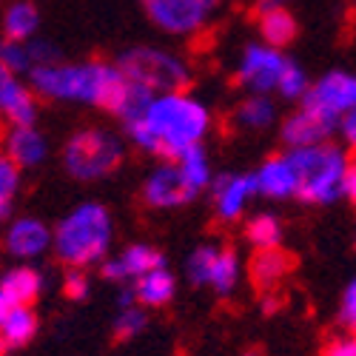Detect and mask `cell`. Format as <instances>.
<instances>
[{"label":"cell","mask_w":356,"mask_h":356,"mask_svg":"<svg viewBox=\"0 0 356 356\" xmlns=\"http://www.w3.org/2000/svg\"><path fill=\"white\" fill-rule=\"evenodd\" d=\"M35 95L43 100L57 103H77V106H95L111 108L114 97L120 95L126 74L117 63L103 60H83V63H49L38 66L29 74Z\"/></svg>","instance_id":"cell-2"},{"label":"cell","mask_w":356,"mask_h":356,"mask_svg":"<svg viewBox=\"0 0 356 356\" xmlns=\"http://www.w3.org/2000/svg\"><path fill=\"white\" fill-rule=\"evenodd\" d=\"M17 83H20V77H17L12 69H6L3 63H0V114H3V106H6V100H9V95L15 92Z\"/></svg>","instance_id":"cell-36"},{"label":"cell","mask_w":356,"mask_h":356,"mask_svg":"<svg viewBox=\"0 0 356 356\" xmlns=\"http://www.w3.org/2000/svg\"><path fill=\"white\" fill-rule=\"evenodd\" d=\"M277 100L271 95H248L234 111V120L240 129L248 131H262V129H271L277 123Z\"/></svg>","instance_id":"cell-21"},{"label":"cell","mask_w":356,"mask_h":356,"mask_svg":"<svg viewBox=\"0 0 356 356\" xmlns=\"http://www.w3.org/2000/svg\"><path fill=\"white\" fill-rule=\"evenodd\" d=\"M288 157L296 171V200L308 205H328L342 197L345 168L350 160L345 148L325 140L305 148H288Z\"/></svg>","instance_id":"cell-4"},{"label":"cell","mask_w":356,"mask_h":356,"mask_svg":"<svg viewBox=\"0 0 356 356\" xmlns=\"http://www.w3.org/2000/svg\"><path fill=\"white\" fill-rule=\"evenodd\" d=\"M140 3L145 9V17L157 29L174 38H188L209 23L211 12L222 0H140Z\"/></svg>","instance_id":"cell-7"},{"label":"cell","mask_w":356,"mask_h":356,"mask_svg":"<svg viewBox=\"0 0 356 356\" xmlns=\"http://www.w3.org/2000/svg\"><path fill=\"white\" fill-rule=\"evenodd\" d=\"M0 350H3V339H0Z\"/></svg>","instance_id":"cell-42"},{"label":"cell","mask_w":356,"mask_h":356,"mask_svg":"<svg viewBox=\"0 0 356 356\" xmlns=\"http://www.w3.org/2000/svg\"><path fill=\"white\" fill-rule=\"evenodd\" d=\"M38 334V314L32 302H20L0 288V339L3 345H26Z\"/></svg>","instance_id":"cell-14"},{"label":"cell","mask_w":356,"mask_h":356,"mask_svg":"<svg viewBox=\"0 0 356 356\" xmlns=\"http://www.w3.org/2000/svg\"><path fill=\"white\" fill-rule=\"evenodd\" d=\"M211 188H214L211 191L214 211L222 222H236L245 214L251 200L259 197L254 174H220V177H214Z\"/></svg>","instance_id":"cell-12"},{"label":"cell","mask_w":356,"mask_h":356,"mask_svg":"<svg viewBox=\"0 0 356 356\" xmlns=\"http://www.w3.org/2000/svg\"><path fill=\"white\" fill-rule=\"evenodd\" d=\"M322 356H356V334H348V337L334 339L328 348H325Z\"/></svg>","instance_id":"cell-38"},{"label":"cell","mask_w":356,"mask_h":356,"mask_svg":"<svg viewBox=\"0 0 356 356\" xmlns=\"http://www.w3.org/2000/svg\"><path fill=\"white\" fill-rule=\"evenodd\" d=\"M339 322L348 328V334H356V280H350L339 300Z\"/></svg>","instance_id":"cell-35"},{"label":"cell","mask_w":356,"mask_h":356,"mask_svg":"<svg viewBox=\"0 0 356 356\" xmlns=\"http://www.w3.org/2000/svg\"><path fill=\"white\" fill-rule=\"evenodd\" d=\"M243 356H262V353H259V350H245Z\"/></svg>","instance_id":"cell-41"},{"label":"cell","mask_w":356,"mask_h":356,"mask_svg":"<svg viewBox=\"0 0 356 356\" xmlns=\"http://www.w3.org/2000/svg\"><path fill=\"white\" fill-rule=\"evenodd\" d=\"M337 131L342 134V143L350 148V152H356V108H350V111L342 117Z\"/></svg>","instance_id":"cell-37"},{"label":"cell","mask_w":356,"mask_h":356,"mask_svg":"<svg viewBox=\"0 0 356 356\" xmlns=\"http://www.w3.org/2000/svg\"><path fill=\"white\" fill-rule=\"evenodd\" d=\"M308 88H311V80H308L305 69L300 63L288 60V69H285V74H282V80L277 86V95L282 100H302L308 95Z\"/></svg>","instance_id":"cell-32"},{"label":"cell","mask_w":356,"mask_h":356,"mask_svg":"<svg viewBox=\"0 0 356 356\" xmlns=\"http://www.w3.org/2000/svg\"><path fill=\"white\" fill-rule=\"evenodd\" d=\"M114 220L103 202H80L54 225V254L66 268H88L108 257Z\"/></svg>","instance_id":"cell-3"},{"label":"cell","mask_w":356,"mask_h":356,"mask_svg":"<svg viewBox=\"0 0 356 356\" xmlns=\"http://www.w3.org/2000/svg\"><path fill=\"white\" fill-rule=\"evenodd\" d=\"M240 277H243L240 257H236L231 248H220L217 262H214V271H211V280H209V288L217 296H228V293L236 291V285H240Z\"/></svg>","instance_id":"cell-28"},{"label":"cell","mask_w":356,"mask_h":356,"mask_svg":"<svg viewBox=\"0 0 356 356\" xmlns=\"http://www.w3.org/2000/svg\"><path fill=\"white\" fill-rule=\"evenodd\" d=\"M254 180H257V191L265 200H291L296 197V171L288 154H277L268 157L257 171H254Z\"/></svg>","instance_id":"cell-17"},{"label":"cell","mask_w":356,"mask_h":356,"mask_svg":"<svg viewBox=\"0 0 356 356\" xmlns=\"http://www.w3.org/2000/svg\"><path fill=\"white\" fill-rule=\"evenodd\" d=\"M257 29H259V40L268 43V46H277V49L291 46L293 38H296V32H300V26H296V17L288 12V6L259 9Z\"/></svg>","instance_id":"cell-19"},{"label":"cell","mask_w":356,"mask_h":356,"mask_svg":"<svg viewBox=\"0 0 356 356\" xmlns=\"http://www.w3.org/2000/svg\"><path fill=\"white\" fill-rule=\"evenodd\" d=\"M291 0H259V9H274V6H288Z\"/></svg>","instance_id":"cell-40"},{"label":"cell","mask_w":356,"mask_h":356,"mask_svg":"<svg viewBox=\"0 0 356 356\" xmlns=\"http://www.w3.org/2000/svg\"><path fill=\"white\" fill-rule=\"evenodd\" d=\"M342 197H348L353 205H356V157L348 160V168H345V183H342Z\"/></svg>","instance_id":"cell-39"},{"label":"cell","mask_w":356,"mask_h":356,"mask_svg":"<svg viewBox=\"0 0 356 356\" xmlns=\"http://www.w3.org/2000/svg\"><path fill=\"white\" fill-rule=\"evenodd\" d=\"M17 191H20V165L0 152V225L12 214Z\"/></svg>","instance_id":"cell-29"},{"label":"cell","mask_w":356,"mask_h":356,"mask_svg":"<svg viewBox=\"0 0 356 356\" xmlns=\"http://www.w3.org/2000/svg\"><path fill=\"white\" fill-rule=\"evenodd\" d=\"M120 72L131 80L145 86L148 92L163 95V92H180L191 80V69L180 54H174L160 46H134L126 49L117 57Z\"/></svg>","instance_id":"cell-6"},{"label":"cell","mask_w":356,"mask_h":356,"mask_svg":"<svg viewBox=\"0 0 356 356\" xmlns=\"http://www.w3.org/2000/svg\"><path fill=\"white\" fill-rule=\"evenodd\" d=\"M0 288L12 293L20 302H35L46 288V277L35 268V265H15L3 277H0Z\"/></svg>","instance_id":"cell-23"},{"label":"cell","mask_w":356,"mask_h":356,"mask_svg":"<svg viewBox=\"0 0 356 356\" xmlns=\"http://www.w3.org/2000/svg\"><path fill=\"white\" fill-rule=\"evenodd\" d=\"M126 145L108 129H80L63 145V168L80 183H97L123 163Z\"/></svg>","instance_id":"cell-5"},{"label":"cell","mask_w":356,"mask_h":356,"mask_svg":"<svg viewBox=\"0 0 356 356\" xmlns=\"http://www.w3.org/2000/svg\"><path fill=\"white\" fill-rule=\"evenodd\" d=\"M194 197H197V191L186 180V174L180 165H177V160H163L143 180V202L154 211L183 209V205H188Z\"/></svg>","instance_id":"cell-10"},{"label":"cell","mask_w":356,"mask_h":356,"mask_svg":"<svg viewBox=\"0 0 356 356\" xmlns=\"http://www.w3.org/2000/svg\"><path fill=\"white\" fill-rule=\"evenodd\" d=\"M160 265H165V259L154 245L134 243V245H126L120 254L103 259V277L111 282H129L131 285L134 280L160 268Z\"/></svg>","instance_id":"cell-13"},{"label":"cell","mask_w":356,"mask_h":356,"mask_svg":"<svg viewBox=\"0 0 356 356\" xmlns=\"http://www.w3.org/2000/svg\"><path fill=\"white\" fill-rule=\"evenodd\" d=\"M0 117H3L9 126H35L38 123V95H35V88L20 80L15 86V92L9 95Z\"/></svg>","instance_id":"cell-25"},{"label":"cell","mask_w":356,"mask_h":356,"mask_svg":"<svg viewBox=\"0 0 356 356\" xmlns=\"http://www.w3.org/2000/svg\"><path fill=\"white\" fill-rule=\"evenodd\" d=\"M145 325H148V314L140 302H123L120 311H117L114 316V337L117 339H134L145 331Z\"/></svg>","instance_id":"cell-30"},{"label":"cell","mask_w":356,"mask_h":356,"mask_svg":"<svg viewBox=\"0 0 356 356\" xmlns=\"http://www.w3.org/2000/svg\"><path fill=\"white\" fill-rule=\"evenodd\" d=\"M131 293L134 300L143 305V308H163L174 300L177 293V277L165 268V265H160V268L143 274L140 280L131 282Z\"/></svg>","instance_id":"cell-18"},{"label":"cell","mask_w":356,"mask_h":356,"mask_svg":"<svg viewBox=\"0 0 356 356\" xmlns=\"http://www.w3.org/2000/svg\"><path fill=\"white\" fill-rule=\"evenodd\" d=\"M174 160H177V165L183 168L186 180L191 183V188H194L197 194L205 191V188H211V183H214V168H211L209 152L202 148V143L186 148V152H183L180 157H174Z\"/></svg>","instance_id":"cell-26"},{"label":"cell","mask_w":356,"mask_h":356,"mask_svg":"<svg viewBox=\"0 0 356 356\" xmlns=\"http://www.w3.org/2000/svg\"><path fill=\"white\" fill-rule=\"evenodd\" d=\"M51 243L54 231L40 217H15L3 231V248L15 259H40Z\"/></svg>","instance_id":"cell-11"},{"label":"cell","mask_w":356,"mask_h":356,"mask_svg":"<svg viewBox=\"0 0 356 356\" xmlns=\"http://www.w3.org/2000/svg\"><path fill=\"white\" fill-rule=\"evenodd\" d=\"M152 100H154V92H148L145 86L131 83V80L126 77L120 95L114 97V103H111L108 111H111L120 123H131V120H137V117H143V111L148 108V103H152Z\"/></svg>","instance_id":"cell-24"},{"label":"cell","mask_w":356,"mask_h":356,"mask_svg":"<svg viewBox=\"0 0 356 356\" xmlns=\"http://www.w3.org/2000/svg\"><path fill=\"white\" fill-rule=\"evenodd\" d=\"M291 254H285L282 248H265V251H257L254 259H251V280L257 282V288L268 291L274 288L277 282H282L291 271Z\"/></svg>","instance_id":"cell-20"},{"label":"cell","mask_w":356,"mask_h":356,"mask_svg":"<svg viewBox=\"0 0 356 356\" xmlns=\"http://www.w3.org/2000/svg\"><path fill=\"white\" fill-rule=\"evenodd\" d=\"M3 154L20 168H38L49 157V140L38 126H9L3 134Z\"/></svg>","instance_id":"cell-16"},{"label":"cell","mask_w":356,"mask_h":356,"mask_svg":"<svg viewBox=\"0 0 356 356\" xmlns=\"http://www.w3.org/2000/svg\"><path fill=\"white\" fill-rule=\"evenodd\" d=\"M334 131H337V126L331 120H325L319 111H314L302 103L282 123V143L288 148H305V145H316V143L331 140Z\"/></svg>","instance_id":"cell-15"},{"label":"cell","mask_w":356,"mask_h":356,"mask_svg":"<svg viewBox=\"0 0 356 356\" xmlns=\"http://www.w3.org/2000/svg\"><path fill=\"white\" fill-rule=\"evenodd\" d=\"M29 54H32L35 69L60 60V49H57L51 40H43V38H32V40H29ZM35 69H32V72H35Z\"/></svg>","instance_id":"cell-34"},{"label":"cell","mask_w":356,"mask_h":356,"mask_svg":"<svg viewBox=\"0 0 356 356\" xmlns=\"http://www.w3.org/2000/svg\"><path fill=\"white\" fill-rule=\"evenodd\" d=\"M0 63L12 69L17 77L32 74L35 63H32V54H29V40H9V38L0 40Z\"/></svg>","instance_id":"cell-31"},{"label":"cell","mask_w":356,"mask_h":356,"mask_svg":"<svg viewBox=\"0 0 356 356\" xmlns=\"http://www.w3.org/2000/svg\"><path fill=\"white\" fill-rule=\"evenodd\" d=\"M302 103L308 108L319 111L325 120H331L339 129L342 117L350 108H356V74H350V72H328L316 83H311Z\"/></svg>","instance_id":"cell-9"},{"label":"cell","mask_w":356,"mask_h":356,"mask_svg":"<svg viewBox=\"0 0 356 356\" xmlns=\"http://www.w3.org/2000/svg\"><path fill=\"white\" fill-rule=\"evenodd\" d=\"M40 29V12L29 0H15L3 12V38L9 40H32Z\"/></svg>","instance_id":"cell-22"},{"label":"cell","mask_w":356,"mask_h":356,"mask_svg":"<svg viewBox=\"0 0 356 356\" xmlns=\"http://www.w3.org/2000/svg\"><path fill=\"white\" fill-rule=\"evenodd\" d=\"M63 291L69 300H86L88 291H92V280H88L86 268H69L63 277Z\"/></svg>","instance_id":"cell-33"},{"label":"cell","mask_w":356,"mask_h":356,"mask_svg":"<svg viewBox=\"0 0 356 356\" xmlns=\"http://www.w3.org/2000/svg\"><path fill=\"white\" fill-rule=\"evenodd\" d=\"M282 236H285V228H282L280 217H274V214H254L245 222V240L251 243L254 251L280 248Z\"/></svg>","instance_id":"cell-27"},{"label":"cell","mask_w":356,"mask_h":356,"mask_svg":"<svg viewBox=\"0 0 356 356\" xmlns=\"http://www.w3.org/2000/svg\"><path fill=\"white\" fill-rule=\"evenodd\" d=\"M291 57L282 54V49L268 43H248L243 49V57L236 63V83L245 86L251 95H277V86L288 69Z\"/></svg>","instance_id":"cell-8"},{"label":"cell","mask_w":356,"mask_h":356,"mask_svg":"<svg viewBox=\"0 0 356 356\" xmlns=\"http://www.w3.org/2000/svg\"><path fill=\"white\" fill-rule=\"evenodd\" d=\"M211 129V111L202 100L188 92H163L154 95L143 117L126 123L129 140L145 154L163 160L180 157L186 148L200 145Z\"/></svg>","instance_id":"cell-1"}]
</instances>
